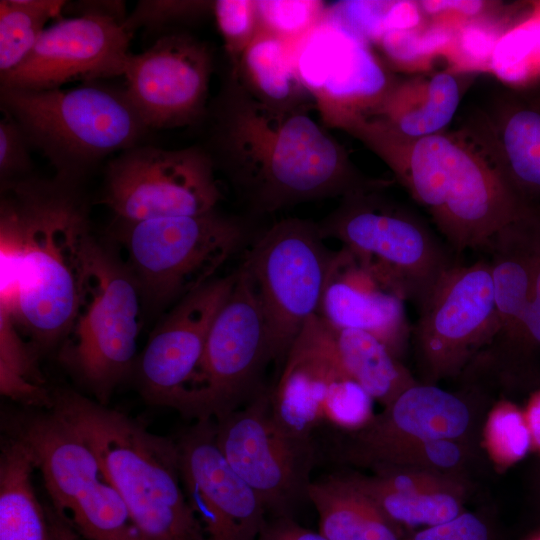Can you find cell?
Segmentation results:
<instances>
[{
	"mask_svg": "<svg viewBox=\"0 0 540 540\" xmlns=\"http://www.w3.org/2000/svg\"><path fill=\"white\" fill-rule=\"evenodd\" d=\"M309 108L266 105L230 71L208 106L209 136L203 148L253 213L270 214L392 184L359 171Z\"/></svg>",
	"mask_w": 540,
	"mask_h": 540,
	"instance_id": "1",
	"label": "cell"
},
{
	"mask_svg": "<svg viewBox=\"0 0 540 540\" xmlns=\"http://www.w3.org/2000/svg\"><path fill=\"white\" fill-rule=\"evenodd\" d=\"M52 540H83L71 528L64 524L55 514L51 516Z\"/></svg>",
	"mask_w": 540,
	"mask_h": 540,
	"instance_id": "49",
	"label": "cell"
},
{
	"mask_svg": "<svg viewBox=\"0 0 540 540\" xmlns=\"http://www.w3.org/2000/svg\"><path fill=\"white\" fill-rule=\"evenodd\" d=\"M471 455L466 441L438 439L397 443L366 456L358 466L372 471L390 466L461 475Z\"/></svg>",
	"mask_w": 540,
	"mask_h": 540,
	"instance_id": "35",
	"label": "cell"
},
{
	"mask_svg": "<svg viewBox=\"0 0 540 540\" xmlns=\"http://www.w3.org/2000/svg\"><path fill=\"white\" fill-rule=\"evenodd\" d=\"M463 76L442 70L397 80L368 115L407 138H421L447 130L463 96Z\"/></svg>",
	"mask_w": 540,
	"mask_h": 540,
	"instance_id": "24",
	"label": "cell"
},
{
	"mask_svg": "<svg viewBox=\"0 0 540 540\" xmlns=\"http://www.w3.org/2000/svg\"><path fill=\"white\" fill-rule=\"evenodd\" d=\"M50 410L92 448L146 540H204L183 490L177 442L71 390L55 392Z\"/></svg>",
	"mask_w": 540,
	"mask_h": 540,
	"instance_id": "4",
	"label": "cell"
},
{
	"mask_svg": "<svg viewBox=\"0 0 540 540\" xmlns=\"http://www.w3.org/2000/svg\"><path fill=\"white\" fill-rule=\"evenodd\" d=\"M501 37L496 28L468 23L455 34L451 50L458 52L460 57L464 56L468 63L473 61L476 67L483 64L489 68L492 53Z\"/></svg>",
	"mask_w": 540,
	"mask_h": 540,
	"instance_id": "45",
	"label": "cell"
},
{
	"mask_svg": "<svg viewBox=\"0 0 540 540\" xmlns=\"http://www.w3.org/2000/svg\"><path fill=\"white\" fill-rule=\"evenodd\" d=\"M248 92L276 108H296L313 101L298 76L292 42L259 29L235 71Z\"/></svg>",
	"mask_w": 540,
	"mask_h": 540,
	"instance_id": "28",
	"label": "cell"
},
{
	"mask_svg": "<svg viewBox=\"0 0 540 540\" xmlns=\"http://www.w3.org/2000/svg\"><path fill=\"white\" fill-rule=\"evenodd\" d=\"M332 331L344 369L374 401L386 407L417 383L399 359L375 336L355 329Z\"/></svg>",
	"mask_w": 540,
	"mask_h": 540,
	"instance_id": "30",
	"label": "cell"
},
{
	"mask_svg": "<svg viewBox=\"0 0 540 540\" xmlns=\"http://www.w3.org/2000/svg\"><path fill=\"white\" fill-rule=\"evenodd\" d=\"M235 279L236 271L213 278L178 301L152 332L137 367L148 401L182 413L210 328Z\"/></svg>",
	"mask_w": 540,
	"mask_h": 540,
	"instance_id": "19",
	"label": "cell"
},
{
	"mask_svg": "<svg viewBox=\"0 0 540 540\" xmlns=\"http://www.w3.org/2000/svg\"><path fill=\"white\" fill-rule=\"evenodd\" d=\"M318 315L332 329H355L375 336L398 359L411 339L404 301L344 246L334 253Z\"/></svg>",
	"mask_w": 540,
	"mask_h": 540,
	"instance_id": "23",
	"label": "cell"
},
{
	"mask_svg": "<svg viewBox=\"0 0 540 540\" xmlns=\"http://www.w3.org/2000/svg\"><path fill=\"white\" fill-rule=\"evenodd\" d=\"M345 475L406 533V530L412 533L413 528L420 530L448 522L463 512L465 495L450 492L396 493L371 485L361 474Z\"/></svg>",
	"mask_w": 540,
	"mask_h": 540,
	"instance_id": "33",
	"label": "cell"
},
{
	"mask_svg": "<svg viewBox=\"0 0 540 540\" xmlns=\"http://www.w3.org/2000/svg\"><path fill=\"white\" fill-rule=\"evenodd\" d=\"M62 0L0 1V76L20 65L35 47L50 19H60Z\"/></svg>",
	"mask_w": 540,
	"mask_h": 540,
	"instance_id": "34",
	"label": "cell"
},
{
	"mask_svg": "<svg viewBox=\"0 0 540 540\" xmlns=\"http://www.w3.org/2000/svg\"><path fill=\"white\" fill-rule=\"evenodd\" d=\"M484 250L490 256L499 334L514 325L529 302L540 265V226L533 217L513 222L498 231Z\"/></svg>",
	"mask_w": 540,
	"mask_h": 540,
	"instance_id": "25",
	"label": "cell"
},
{
	"mask_svg": "<svg viewBox=\"0 0 540 540\" xmlns=\"http://www.w3.org/2000/svg\"><path fill=\"white\" fill-rule=\"evenodd\" d=\"M0 105L55 177L73 184L106 156L138 145L149 130L124 89L94 82L72 89L0 87Z\"/></svg>",
	"mask_w": 540,
	"mask_h": 540,
	"instance_id": "5",
	"label": "cell"
},
{
	"mask_svg": "<svg viewBox=\"0 0 540 540\" xmlns=\"http://www.w3.org/2000/svg\"><path fill=\"white\" fill-rule=\"evenodd\" d=\"M533 217L540 226V205L532 207Z\"/></svg>",
	"mask_w": 540,
	"mask_h": 540,
	"instance_id": "51",
	"label": "cell"
},
{
	"mask_svg": "<svg viewBox=\"0 0 540 540\" xmlns=\"http://www.w3.org/2000/svg\"><path fill=\"white\" fill-rule=\"evenodd\" d=\"M485 439L491 455L503 465L517 462L532 448L525 415L511 403H501L491 411Z\"/></svg>",
	"mask_w": 540,
	"mask_h": 540,
	"instance_id": "39",
	"label": "cell"
},
{
	"mask_svg": "<svg viewBox=\"0 0 540 540\" xmlns=\"http://www.w3.org/2000/svg\"><path fill=\"white\" fill-rule=\"evenodd\" d=\"M339 129L390 168L457 254L484 250L502 228L533 216L532 207L517 196L463 127L407 138L371 117L355 116Z\"/></svg>",
	"mask_w": 540,
	"mask_h": 540,
	"instance_id": "3",
	"label": "cell"
},
{
	"mask_svg": "<svg viewBox=\"0 0 540 540\" xmlns=\"http://www.w3.org/2000/svg\"><path fill=\"white\" fill-rule=\"evenodd\" d=\"M373 475H362L371 485L396 493L450 492L465 495L461 475L426 469L390 466L378 468Z\"/></svg>",
	"mask_w": 540,
	"mask_h": 540,
	"instance_id": "40",
	"label": "cell"
},
{
	"mask_svg": "<svg viewBox=\"0 0 540 540\" xmlns=\"http://www.w3.org/2000/svg\"><path fill=\"white\" fill-rule=\"evenodd\" d=\"M473 412L466 400L435 384L416 383L399 394L362 428L342 431L334 440L331 456L358 466L369 454L409 441H466Z\"/></svg>",
	"mask_w": 540,
	"mask_h": 540,
	"instance_id": "21",
	"label": "cell"
},
{
	"mask_svg": "<svg viewBox=\"0 0 540 540\" xmlns=\"http://www.w3.org/2000/svg\"><path fill=\"white\" fill-rule=\"evenodd\" d=\"M213 70L208 46L187 33L162 35L128 57L125 93L148 129L196 124L208 111Z\"/></svg>",
	"mask_w": 540,
	"mask_h": 540,
	"instance_id": "17",
	"label": "cell"
},
{
	"mask_svg": "<svg viewBox=\"0 0 540 540\" xmlns=\"http://www.w3.org/2000/svg\"><path fill=\"white\" fill-rule=\"evenodd\" d=\"M307 500L318 515L319 533L328 540H406L365 492L344 474L312 480Z\"/></svg>",
	"mask_w": 540,
	"mask_h": 540,
	"instance_id": "26",
	"label": "cell"
},
{
	"mask_svg": "<svg viewBox=\"0 0 540 540\" xmlns=\"http://www.w3.org/2000/svg\"><path fill=\"white\" fill-rule=\"evenodd\" d=\"M4 114V113H3ZM0 121V180L1 185L27 178L32 169L31 150L20 125L4 114Z\"/></svg>",
	"mask_w": 540,
	"mask_h": 540,
	"instance_id": "43",
	"label": "cell"
},
{
	"mask_svg": "<svg viewBox=\"0 0 540 540\" xmlns=\"http://www.w3.org/2000/svg\"><path fill=\"white\" fill-rule=\"evenodd\" d=\"M292 47L300 81L328 127L368 115L397 81L370 45L325 19Z\"/></svg>",
	"mask_w": 540,
	"mask_h": 540,
	"instance_id": "16",
	"label": "cell"
},
{
	"mask_svg": "<svg viewBox=\"0 0 540 540\" xmlns=\"http://www.w3.org/2000/svg\"><path fill=\"white\" fill-rule=\"evenodd\" d=\"M351 378L335 346L332 329L317 314L302 327L271 389L274 416L288 429L312 435L325 423L327 405L337 387Z\"/></svg>",
	"mask_w": 540,
	"mask_h": 540,
	"instance_id": "22",
	"label": "cell"
},
{
	"mask_svg": "<svg viewBox=\"0 0 540 540\" xmlns=\"http://www.w3.org/2000/svg\"><path fill=\"white\" fill-rule=\"evenodd\" d=\"M534 489H535L536 503L540 508V465L536 472Z\"/></svg>",
	"mask_w": 540,
	"mask_h": 540,
	"instance_id": "50",
	"label": "cell"
},
{
	"mask_svg": "<svg viewBox=\"0 0 540 540\" xmlns=\"http://www.w3.org/2000/svg\"><path fill=\"white\" fill-rule=\"evenodd\" d=\"M461 127L524 203L540 205V87H496Z\"/></svg>",
	"mask_w": 540,
	"mask_h": 540,
	"instance_id": "20",
	"label": "cell"
},
{
	"mask_svg": "<svg viewBox=\"0 0 540 540\" xmlns=\"http://www.w3.org/2000/svg\"><path fill=\"white\" fill-rule=\"evenodd\" d=\"M0 308L36 349L60 343L91 234L76 184L29 176L1 185Z\"/></svg>",
	"mask_w": 540,
	"mask_h": 540,
	"instance_id": "2",
	"label": "cell"
},
{
	"mask_svg": "<svg viewBox=\"0 0 540 540\" xmlns=\"http://www.w3.org/2000/svg\"><path fill=\"white\" fill-rule=\"evenodd\" d=\"M244 227L215 211L138 222L120 221L117 237L128 255L144 305L161 309L213 278L237 250Z\"/></svg>",
	"mask_w": 540,
	"mask_h": 540,
	"instance_id": "9",
	"label": "cell"
},
{
	"mask_svg": "<svg viewBox=\"0 0 540 540\" xmlns=\"http://www.w3.org/2000/svg\"><path fill=\"white\" fill-rule=\"evenodd\" d=\"M212 12L230 60V71H235L242 53L260 29L257 2L217 0Z\"/></svg>",
	"mask_w": 540,
	"mask_h": 540,
	"instance_id": "41",
	"label": "cell"
},
{
	"mask_svg": "<svg viewBox=\"0 0 540 540\" xmlns=\"http://www.w3.org/2000/svg\"><path fill=\"white\" fill-rule=\"evenodd\" d=\"M269 362L264 313L241 264L212 323L181 414L216 420L243 406L264 387L261 374Z\"/></svg>",
	"mask_w": 540,
	"mask_h": 540,
	"instance_id": "11",
	"label": "cell"
},
{
	"mask_svg": "<svg viewBox=\"0 0 540 540\" xmlns=\"http://www.w3.org/2000/svg\"><path fill=\"white\" fill-rule=\"evenodd\" d=\"M16 436L30 448L55 515L83 540H146L84 439L50 410L25 418Z\"/></svg>",
	"mask_w": 540,
	"mask_h": 540,
	"instance_id": "8",
	"label": "cell"
},
{
	"mask_svg": "<svg viewBox=\"0 0 540 540\" xmlns=\"http://www.w3.org/2000/svg\"><path fill=\"white\" fill-rule=\"evenodd\" d=\"M177 446L183 490L204 540H256L267 509L221 452L215 420H196Z\"/></svg>",
	"mask_w": 540,
	"mask_h": 540,
	"instance_id": "18",
	"label": "cell"
},
{
	"mask_svg": "<svg viewBox=\"0 0 540 540\" xmlns=\"http://www.w3.org/2000/svg\"><path fill=\"white\" fill-rule=\"evenodd\" d=\"M525 413L532 447L540 451V388L533 393Z\"/></svg>",
	"mask_w": 540,
	"mask_h": 540,
	"instance_id": "48",
	"label": "cell"
},
{
	"mask_svg": "<svg viewBox=\"0 0 540 540\" xmlns=\"http://www.w3.org/2000/svg\"><path fill=\"white\" fill-rule=\"evenodd\" d=\"M35 348L0 308V392L11 400L51 409L53 394L44 387Z\"/></svg>",
	"mask_w": 540,
	"mask_h": 540,
	"instance_id": "31",
	"label": "cell"
},
{
	"mask_svg": "<svg viewBox=\"0 0 540 540\" xmlns=\"http://www.w3.org/2000/svg\"><path fill=\"white\" fill-rule=\"evenodd\" d=\"M215 432L228 463L272 516L292 515L307 500L317 447L312 435L298 434L274 416L270 388L216 419Z\"/></svg>",
	"mask_w": 540,
	"mask_h": 540,
	"instance_id": "12",
	"label": "cell"
},
{
	"mask_svg": "<svg viewBox=\"0 0 540 540\" xmlns=\"http://www.w3.org/2000/svg\"><path fill=\"white\" fill-rule=\"evenodd\" d=\"M470 365L494 372L510 386L540 388V265L523 313L511 328L497 334Z\"/></svg>",
	"mask_w": 540,
	"mask_h": 540,
	"instance_id": "29",
	"label": "cell"
},
{
	"mask_svg": "<svg viewBox=\"0 0 540 540\" xmlns=\"http://www.w3.org/2000/svg\"><path fill=\"white\" fill-rule=\"evenodd\" d=\"M323 240L317 223L283 219L256 238L241 263L260 299L270 362L283 363L304 324L319 313L335 253Z\"/></svg>",
	"mask_w": 540,
	"mask_h": 540,
	"instance_id": "10",
	"label": "cell"
},
{
	"mask_svg": "<svg viewBox=\"0 0 540 540\" xmlns=\"http://www.w3.org/2000/svg\"><path fill=\"white\" fill-rule=\"evenodd\" d=\"M86 7L46 27L26 59L0 76V87L48 90L75 80L123 76L133 35L125 26L123 4Z\"/></svg>",
	"mask_w": 540,
	"mask_h": 540,
	"instance_id": "15",
	"label": "cell"
},
{
	"mask_svg": "<svg viewBox=\"0 0 540 540\" xmlns=\"http://www.w3.org/2000/svg\"><path fill=\"white\" fill-rule=\"evenodd\" d=\"M455 33L447 24H437L428 28L421 24L405 30H395L385 34L375 45L385 57L398 67L407 68L444 52L452 46Z\"/></svg>",
	"mask_w": 540,
	"mask_h": 540,
	"instance_id": "37",
	"label": "cell"
},
{
	"mask_svg": "<svg viewBox=\"0 0 540 540\" xmlns=\"http://www.w3.org/2000/svg\"><path fill=\"white\" fill-rule=\"evenodd\" d=\"M489 69L506 85L518 87L540 69V15L534 13L502 35Z\"/></svg>",
	"mask_w": 540,
	"mask_h": 540,
	"instance_id": "36",
	"label": "cell"
},
{
	"mask_svg": "<svg viewBox=\"0 0 540 540\" xmlns=\"http://www.w3.org/2000/svg\"><path fill=\"white\" fill-rule=\"evenodd\" d=\"M418 312L411 340L424 383L459 375L499 331L488 260L455 262Z\"/></svg>",
	"mask_w": 540,
	"mask_h": 540,
	"instance_id": "14",
	"label": "cell"
},
{
	"mask_svg": "<svg viewBox=\"0 0 540 540\" xmlns=\"http://www.w3.org/2000/svg\"><path fill=\"white\" fill-rule=\"evenodd\" d=\"M28 445L14 437L0 456V540H52L50 515L36 495Z\"/></svg>",
	"mask_w": 540,
	"mask_h": 540,
	"instance_id": "27",
	"label": "cell"
},
{
	"mask_svg": "<svg viewBox=\"0 0 540 540\" xmlns=\"http://www.w3.org/2000/svg\"><path fill=\"white\" fill-rule=\"evenodd\" d=\"M256 540H328L319 532L310 530L292 515L272 516L267 519Z\"/></svg>",
	"mask_w": 540,
	"mask_h": 540,
	"instance_id": "46",
	"label": "cell"
},
{
	"mask_svg": "<svg viewBox=\"0 0 540 540\" xmlns=\"http://www.w3.org/2000/svg\"><path fill=\"white\" fill-rule=\"evenodd\" d=\"M142 305L130 269L90 234L78 299L59 358L101 404L134 364Z\"/></svg>",
	"mask_w": 540,
	"mask_h": 540,
	"instance_id": "6",
	"label": "cell"
},
{
	"mask_svg": "<svg viewBox=\"0 0 540 540\" xmlns=\"http://www.w3.org/2000/svg\"><path fill=\"white\" fill-rule=\"evenodd\" d=\"M260 28L284 40L294 42L325 16L327 4L316 0H258Z\"/></svg>",
	"mask_w": 540,
	"mask_h": 540,
	"instance_id": "38",
	"label": "cell"
},
{
	"mask_svg": "<svg viewBox=\"0 0 540 540\" xmlns=\"http://www.w3.org/2000/svg\"><path fill=\"white\" fill-rule=\"evenodd\" d=\"M423 12L413 1L347 0L327 5L324 19L368 45L385 34L423 24Z\"/></svg>",
	"mask_w": 540,
	"mask_h": 540,
	"instance_id": "32",
	"label": "cell"
},
{
	"mask_svg": "<svg viewBox=\"0 0 540 540\" xmlns=\"http://www.w3.org/2000/svg\"><path fill=\"white\" fill-rule=\"evenodd\" d=\"M212 6L213 2L209 1H140L125 19V26L132 34L142 27L147 31H164L212 12Z\"/></svg>",
	"mask_w": 540,
	"mask_h": 540,
	"instance_id": "42",
	"label": "cell"
},
{
	"mask_svg": "<svg viewBox=\"0 0 540 540\" xmlns=\"http://www.w3.org/2000/svg\"><path fill=\"white\" fill-rule=\"evenodd\" d=\"M215 170L203 147L138 144L108 163L103 203L125 222L209 213L222 197Z\"/></svg>",
	"mask_w": 540,
	"mask_h": 540,
	"instance_id": "13",
	"label": "cell"
},
{
	"mask_svg": "<svg viewBox=\"0 0 540 540\" xmlns=\"http://www.w3.org/2000/svg\"><path fill=\"white\" fill-rule=\"evenodd\" d=\"M381 192L341 198L317 223L319 231L324 239L340 241L386 288L419 310L455 262L419 215Z\"/></svg>",
	"mask_w": 540,
	"mask_h": 540,
	"instance_id": "7",
	"label": "cell"
},
{
	"mask_svg": "<svg viewBox=\"0 0 540 540\" xmlns=\"http://www.w3.org/2000/svg\"><path fill=\"white\" fill-rule=\"evenodd\" d=\"M423 13L433 16L450 15L464 18L479 15L486 6L483 1L456 0V1H420L418 2Z\"/></svg>",
	"mask_w": 540,
	"mask_h": 540,
	"instance_id": "47",
	"label": "cell"
},
{
	"mask_svg": "<svg viewBox=\"0 0 540 540\" xmlns=\"http://www.w3.org/2000/svg\"><path fill=\"white\" fill-rule=\"evenodd\" d=\"M406 540H491V532L479 515L463 511L448 522L409 533Z\"/></svg>",
	"mask_w": 540,
	"mask_h": 540,
	"instance_id": "44",
	"label": "cell"
}]
</instances>
